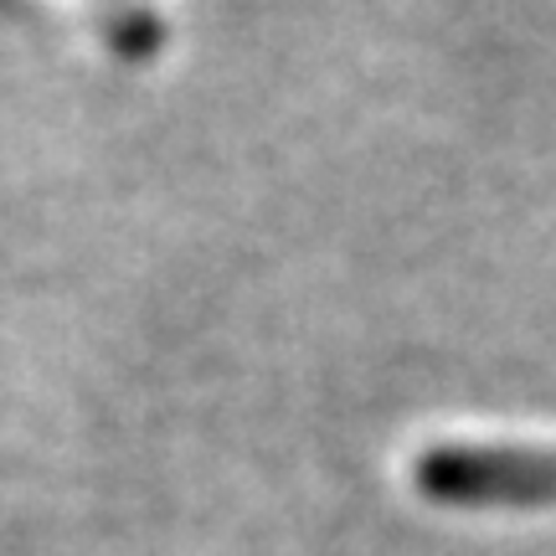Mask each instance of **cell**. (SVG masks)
<instances>
[{
	"label": "cell",
	"mask_w": 556,
	"mask_h": 556,
	"mask_svg": "<svg viewBox=\"0 0 556 556\" xmlns=\"http://www.w3.org/2000/svg\"><path fill=\"white\" fill-rule=\"evenodd\" d=\"M413 484L433 505H556V448L433 443L413 458Z\"/></svg>",
	"instance_id": "6da1fadb"
}]
</instances>
